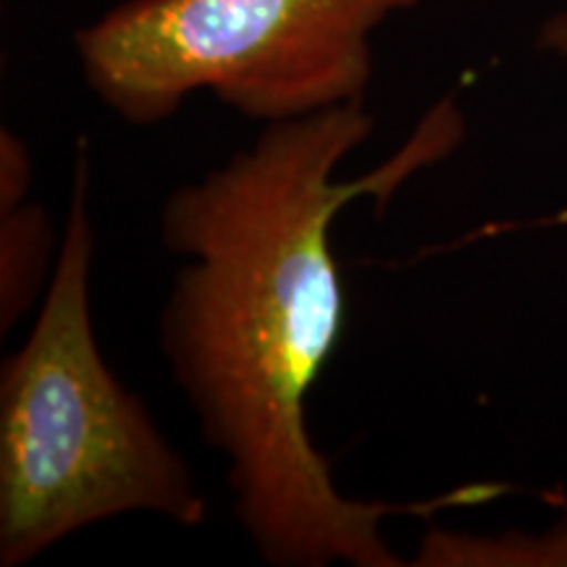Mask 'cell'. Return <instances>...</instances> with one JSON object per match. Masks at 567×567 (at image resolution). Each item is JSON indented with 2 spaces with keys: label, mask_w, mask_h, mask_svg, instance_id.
<instances>
[{
  "label": "cell",
  "mask_w": 567,
  "mask_h": 567,
  "mask_svg": "<svg viewBox=\"0 0 567 567\" xmlns=\"http://www.w3.org/2000/svg\"><path fill=\"white\" fill-rule=\"evenodd\" d=\"M51 218L27 200L0 213V331L9 334L32 305H40L59 258Z\"/></svg>",
  "instance_id": "cell-4"
},
{
  "label": "cell",
  "mask_w": 567,
  "mask_h": 567,
  "mask_svg": "<svg viewBox=\"0 0 567 567\" xmlns=\"http://www.w3.org/2000/svg\"><path fill=\"white\" fill-rule=\"evenodd\" d=\"M373 130L365 101L264 124L161 205V245L179 258L158 316L161 354L224 460L234 520L271 567H408L381 530L389 517L492 496L476 486L413 505L354 499L310 436L308 396L347 316L337 216L455 151L463 116L455 97H442L392 161L339 182Z\"/></svg>",
  "instance_id": "cell-1"
},
{
  "label": "cell",
  "mask_w": 567,
  "mask_h": 567,
  "mask_svg": "<svg viewBox=\"0 0 567 567\" xmlns=\"http://www.w3.org/2000/svg\"><path fill=\"white\" fill-rule=\"evenodd\" d=\"M421 0H126L74 32L95 97L132 126L195 92L258 124L365 101L373 34Z\"/></svg>",
  "instance_id": "cell-3"
},
{
  "label": "cell",
  "mask_w": 567,
  "mask_h": 567,
  "mask_svg": "<svg viewBox=\"0 0 567 567\" xmlns=\"http://www.w3.org/2000/svg\"><path fill=\"white\" fill-rule=\"evenodd\" d=\"M32 158L19 134L0 132V213L19 208L30 200Z\"/></svg>",
  "instance_id": "cell-5"
},
{
  "label": "cell",
  "mask_w": 567,
  "mask_h": 567,
  "mask_svg": "<svg viewBox=\"0 0 567 567\" xmlns=\"http://www.w3.org/2000/svg\"><path fill=\"white\" fill-rule=\"evenodd\" d=\"M542 45H547V48H551V51L567 55V13H563V17H555L547 27H544Z\"/></svg>",
  "instance_id": "cell-6"
},
{
  "label": "cell",
  "mask_w": 567,
  "mask_h": 567,
  "mask_svg": "<svg viewBox=\"0 0 567 567\" xmlns=\"http://www.w3.org/2000/svg\"><path fill=\"white\" fill-rule=\"evenodd\" d=\"M90 153L76 151L59 258L30 337L0 371V567L124 515L200 528L208 499L145 400L105 363L90 276Z\"/></svg>",
  "instance_id": "cell-2"
}]
</instances>
